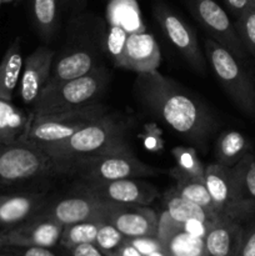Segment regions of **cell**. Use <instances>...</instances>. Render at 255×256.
I'll list each match as a JSON object with an SVG mask.
<instances>
[{"label": "cell", "instance_id": "obj_1", "mask_svg": "<svg viewBox=\"0 0 255 256\" xmlns=\"http://www.w3.org/2000/svg\"><path fill=\"white\" fill-rule=\"evenodd\" d=\"M134 94L142 108L182 139L205 150L219 122L212 112L175 80L159 72L138 74Z\"/></svg>", "mask_w": 255, "mask_h": 256}, {"label": "cell", "instance_id": "obj_2", "mask_svg": "<svg viewBox=\"0 0 255 256\" xmlns=\"http://www.w3.org/2000/svg\"><path fill=\"white\" fill-rule=\"evenodd\" d=\"M128 132L129 125L126 120L116 114L106 112L88 122L70 138L45 148L42 152L58 165L79 158L124 152L130 149Z\"/></svg>", "mask_w": 255, "mask_h": 256}, {"label": "cell", "instance_id": "obj_3", "mask_svg": "<svg viewBox=\"0 0 255 256\" xmlns=\"http://www.w3.org/2000/svg\"><path fill=\"white\" fill-rule=\"evenodd\" d=\"M108 82L109 72L106 69L95 68L82 76L42 90L32 105L30 115L52 114L95 104L106 89Z\"/></svg>", "mask_w": 255, "mask_h": 256}, {"label": "cell", "instance_id": "obj_4", "mask_svg": "<svg viewBox=\"0 0 255 256\" xmlns=\"http://www.w3.org/2000/svg\"><path fill=\"white\" fill-rule=\"evenodd\" d=\"M62 175H74L84 182H110L132 178H148L160 170L138 159L132 149L109 154L92 155L60 162Z\"/></svg>", "mask_w": 255, "mask_h": 256}, {"label": "cell", "instance_id": "obj_5", "mask_svg": "<svg viewBox=\"0 0 255 256\" xmlns=\"http://www.w3.org/2000/svg\"><path fill=\"white\" fill-rule=\"evenodd\" d=\"M204 54L235 106L250 119H255V82L245 69L244 62L212 38L204 39Z\"/></svg>", "mask_w": 255, "mask_h": 256}, {"label": "cell", "instance_id": "obj_6", "mask_svg": "<svg viewBox=\"0 0 255 256\" xmlns=\"http://www.w3.org/2000/svg\"><path fill=\"white\" fill-rule=\"evenodd\" d=\"M108 112V108L100 102L45 115H30L29 122L19 142L44 150L45 148L68 139L84 125Z\"/></svg>", "mask_w": 255, "mask_h": 256}, {"label": "cell", "instance_id": "obj_7", "mask_svg": "<svg viewBox=\"0 0 255 256\" xmlns=\"http://www.w3.org/2000/svg\"><path fill=\"white\" fill-rule=\"evenodd\" d=\"M52 175L62 170L42 150L22 142L0 144V190Z\"/></svg>", "mask_w": 255, "mask_h": 256}, {"label": "cell", "instance_id": "obj_8", "mask_svg": "<svg viewBox=\"0 0 255 256\" xmlns=\"http://www.w3.org/2000/svg\"><path fill=\"white\" fill-rule=\"evenodd\" d=\"M198 22L209 32L212 40L229 50L240 62H246L248 52L242 46L229 15L215 0H184Z\"/></svg>", "mask_w": 255, "mask_h": 256}, {"label": "cell", "instance_id": "obj_9", "mask_svg": "<svg viewBox=\"0 0 255 256\" xmlns=\"http://www.w3.org/2000/svg\"><path fill=\"white\" fill-rule=\"evenodd\" d=\"M154 15L165 36L182 55L188 64L199 74H205L206 58L194 30L162 2H155Z\"/></svg>", "mask_w": 255, "mask_h": 256}, {"label": "cell", "instance_id": "obj_10", "mask_svg": "<svg viewBox=\"0 0 255 256\" xmlns=\"http://www.w3.org/2000/svg\"><path fill=\"white\" fill-rule=\"evenodd\" d=\"M78 190L82 194L90 195L105 202L122 204H139L149 206L158 196L159 190L155 185L140 179H119L110 182H84L78 185Z\"/></svg>", "mask_w": 255, "mask_h": 256}, {"label": "cell", "instance_id": "obj_11", "mask_svg": "<svg viewBox=\"0 0 255 256\" xmlns=\"http://www.w3.org/2000/svg\"><path fill=\"white\" fill-rule=\"evenodd\" d=\"M104 220L114 225L126 239L158 236L159 215L146 205L105 202Z\"/></svg>", "mask_w": 255, "mask_h": 256}, {"label": "cell", "instance_id": "obj_12", "mask_svg": "<svg viewBox=\"0 0 255 256\" xmlns=\"http://www.w3.org/2000/svg\"><path fill=\"white\" fill-rule=\"evenodd\" d=\"M162 52L155 38L145 30H136L125 38L122 48L114 56L115 66L136 74L158 72Z\"/></svg>", "mask_w": 255, "mask_h": 256}, {"label": "cell", "instance_id": "obj_13", "mask_svg": "<svg viewBox=\"0 0 255 256\" xmlns=\"http://www.w3.org/2000/svg\"><path fill=\"white\" fill-rule=\"evenodd\" d=\"M62 225L39 214L10 229H0L2 248H54L59 244Z\"/></svg>", "mask_w": 255, "mask_h": 256}, {"label": "cell", "instance_id": "obj_14", "mask_svg": "<svg viewBox=\"0 0 255 256\" xmlns=\"http://www.w3.org/2000/svg\"><path fill=\"white\" fill-rule=\"evenodd\" d=\"M204 182L212 198L215 214L220 219L236 220L244 224V218L238 205L232 166L228 168L218 162L206 165Z\"/></svg>", "mask_w": 255, "mask_h": 256}, {"label": "cell", "instance_id": "obj_15", "mask_svg": "<svg viewBox=\"0 0 255 256\" xmlns=\"http://www.w3.org/2000/svg\"><path fill=\"white\" fill-rule=\"evenodd\" d=\"M104 200L79 192L60 200H49L40 214L64 225L85 220H104Z\"/></svg>", "mask_w": 255, "mask_h": 256}, {"label": "cell", "instance_id": "obj_16", "mask_svg": "<svg viewBox=\"0 0 255 256\" xmlns=\"http://www.w3.org/2000/svg\"><path fill=\"white\" fill-rule=\"evenodd\" d=\"M55 52L46 45L38 46L22 64L19 96L25 105H32L44 89L54 62Z\"/></svg>", "mask_w": 255, "mask_h": 256}, {"label": "cell", "instance_id": "obj_17", "mask_svg": "<svg viewBox=\"0 0 255 256\" xmlns=\"http://www.w3.org/2000/svg\"><path fill=\"white\" fill-rule=\"evenodd\" d=\"M49 202L40 192H19L0 194V229H10L32 219Z\"/></svg>", "mask_w": 255, "mask_h": 256}, {"label": "cell", "instance_id": "obj_18", "mask_svg": "<svg viewBox=\"0 0 255 256\" xmlns=\"http://www.w3.org/2000/svg\"><path fill=\"white\" fill-rule=\"evenodd\" d=\"M95 68H98V59L92 49L86 46L65 49L62 54L54 58L52 72L44 89L82 76L92 72Z\"/></svg>", "mask_w": 255, "mask_h": 256}, {"label": "cell", "instance_id": "obj_19", "mask_svg": "<svg viewBox=\"0 0 255 256\" xmlns=\"http://www.w3.org/2000/svg\"><path fill=\"white\" fill-rule=\"evenodd\" d=\"M158 238L168 256H209L204 239L185 232L165 212L159 215Z\"/></svg>", "mask_w": 255, "mask_h": 256}, {"label": "cell", "instance_id": "obj_20", "mask_svg": "<svg viewBox=\"0 0 255 256\" xmlns=\"http://www.w3.org/2000/svg\"><path fill=\"white\" fill-rule=\"evenodd\" d=\"M242 234V222L232 219H220L212 224L205 248L209 256H238Z\"/></svg>", "mask_w": 255, "mask_h": 256}, {"label": "cell", "instance_id": "obj_21", "mask_svg": "<svg viewBox=\"0 0 255 256\" xmlns=\"http://www.w3.org/2000/svg\"><path fill=\"white\" fill-rule=\"evenodd\" d=\"M236 200L244 222L255 216V155H245L232 166Z\"/></svg>", "mask_w": 255, "mask_h": 256}, {"label": "cell", "instance_id": "obj_22", "mask_svg": "<svg viewBox=\"0 0 255 256\" xmlns=\"http://www.w3.org/2000/svg\"><path fill=\"white\" fill-rule=\"evenodd\" d=\"M22 64L24 58L22 52V40L16 38L9 45L0 62V99L12 100L22 76Z\"/></svg>", "mask_w": 255, "mask_h": 256}, {"label": "cell", "instance_id": "obj_23", "mask_svg": "<svg viewBox=\"0 0 255 256\" xmlns=\"http://www.w3.org/2000/svg\"><path fill=\"white\" fill-rule=\"evenodd\" d=\"M252 152L249 138L238 130H226L216 138L214 146L215 162L232 168Z\"/></svg>", "mask_w": 255, "mask_h": 256}, {"label": "cell", "instance_id": "obj_24", "mask_svg": "<svg viewBox=\"0 0 255 256\" xmlns=\"http://www.w3.org/2000/svg\"><path fill=\"white\" fill-rule=\"evenodd\" d=\"M164 212L176 222H185L192 219H199L208 222L220 220L209 210L180 196L174 188L164 194Z\"/></svg>", "mask_w": 255, "mask_h": 256}, {"label": "cell", "instance_id": "obj_25", "mask_svg": "<svg viewBox=\"0 0 255 256\" xmlns=\"http://www.w3.org/2000/svg\"><path fill=\"white\" fill-rule=\"evenodd\" d=\"M30 115L12 104L0 99V144L18 142L24 134Z\"/></svg>", "mask_w": 255, "mask_h": 256}, {"label": "cell", "instance_id": "obj_26", "mask_svg": "<svg viewBox=\"0 0 255 256\" xmlns=\"http://www.w3.org/2000/svg\"><path fill=\"white\" fill-rule=\"evenodd\" d=\"M169 174L175 180L174 189L180 196H182L184 199L189 200V202H194V204L199 205V206L204 208V209L209 210L210 212L216 215L214 212V208H212V198H210V194L208 192L204 180L189 178L188 175H184L178 172V170H175L174 168L170 169Z\"/></svg>", "mask_w": 255, "mask_h": 256}, {"label": "cell", "instance_id": "obj_27", "mask_svg": "<svg viewBox=\"0 0 255 256\" xmlns=\"http://www.w3.org/2000/svg\"><path fill=\"white\" fill-rule=\"evenodd\" d=\"M102 222V220H85V222L64 225L60 235L59 245L70 252L78 245L94 242Z\"/></svg>", "mask_w": 255, "mask_h": 256}, {"label": "cell", "instance_id": "obj_28", "mask_svg": "<svg viewBox=\"0 0 255 256\" xmlns=\"http://www.w3.org/2000/svg\"><path fill=\"white\" fill-rule=\"evenodd\" d=\"M60 0H32L35 26L44 39H52L59 19Z\"/></svg>", "mask_w": 255, "mask_h": 256}, {"label": "cell", "instance_id": "obj_29", "mask_svg": "<svg viewBox=\"0 0 255 256\" xmlns=\"http://www.w3.org/2000/svg\"><path fill=\"white\" fill-rule=\"evenodd\" d=\"M172 155L175 160L174 169L189 178L204 180L205 165L198 156V152L192 146H174Z\"/></svg>", "mask_w": 255, "mask_h": 256}, {"label": "cell", "instance_id": "obj_30", "mask_svg": "<svg viewBox=\"0 0 255 256\" xmlns=\"http://www.w3.org/2000/svg\"><path fill=\"white\" fill-rule=\"evenodd\" d=\"M125 242H126V238L114 225L110 224L109 222H102L98 230L94 244L102 254L112 256L122 248Z\"/></svg>", "mask_w": 255, "mask_h": 256}, {"label": "cell", "instance_id": "obj_31", "mask_svg": "<svg viewBox=\"0 0 255 256\" xmlns=\"http://www.w3.org/2000/svg\"><path fill=\"white\" fill-rule=\"evenodd\" d=\"M234 25L245 52L255 58V6L239 15Z\"/></svg>", "mask_w": 255, "mask_h": 256}, {"label": "cell", "instance_id": "obj_32", "mask_svg": "<svg viewBox=\"0 0 255 256\" xmlns=\"http://www.w3.org/2000/svg\"><path fill=\"white\" fill-rule=\"evenodd\" d=\"M238 256H255V216L242 224V242Z\"/></svg>", "mask_w": 255, "mask_h": 256}, {"label": "cell", "instance_id": "obj_33", "mask_svg": "<svg viewBox=\"0 0 255 256\" xmlns=\"http://www.w3.org/2000/svg\"><path fill=\"white\" fill-rule=\"evenodd\" d=\"M128 242L144 256L150 255L152 252H159V250H164L162 242L158 236L132 238V239H128Z\"/></svg>", "mask_w": 255, "mask_h": 256}, {"label": "cell", "instance_id": "obj_34", "mask_svg": "<svg viewBox=\"0 0 255 256\" xmlns=\"http://www.w3.org/2000/svg\"><path fill=\"white\" fill-rule=\"evenodd\" d=\"M212 224V222H202V220H199V219H192V220H188V222H180V225H182V228L185 230V232L194 235V236L202 238V239H205V236H206Z\"/></svg>", "mask_w": 255, "mask_h": 256}, {"label": "cell", "instance_id": "obj_35", "mask_svg": "<svg viewBox=\"0 0 255 256\" xmlns=\"http://www.w3.org/2000/svg\"><path fill=\"white\" fill-rule=\"evenodd\" d=\"M16 256H59L52 248L32 246V248H10Z\"/></svg>", "mask_w": 255, "mask_h": 256}, {"label": "cell", "instance_id": "obj_36", "mask_svg": "<svg viewBox=\"0 0 255 256\" xmlns=\"http://www.w3.org/2000/svg\"><path fill=\"white\" fill-rule=\"evenodd\" d=\"M224 2L226 6L229 8L230 12L235 15V18L242 15V12L249 10L250 8L255 6L254 0H224Z\"/></svg>", "mask_w": 255, "mask_h": 256}, {"label": "cell", "instance_id": "obj_37", "mask_svg": "<svg viewBox=\"0 0 255 256\" xmlns=\"http://www.w3.org/2000/svg\"><path fill=\"white\" fill-rule=\"evenodd\" d=\"M70 256H106L102 254L94 242H88V244L78 245L70 250Z\"/></svg>", "mask_w": 255, "mask_h": 256}, {"label": "cell", "instance_id": "obj_38", "mask_svg": "<svg viewBox=\"0 0 255 256\" xmlns=\"http://www.w3.org/2000/svg\"><path fill=\"white\" fill-rule=\"evenodd\" d=\"M112 256H144V255H142V252H138V250L135 249V248L132 246L126 239V242L122 245V248H120V249Z\"/></svg>", "mask_w": 255, "mask_h": 256}, {"label": "cell", "instance_id": "obj_39", "mask_svg": "<svg viewBox=\"0 0 255 256\" xmlns=\"http://www.w3.org/2000/svg\"><path fill=\"white\" fill-rule=\"evenodd\" d=\"M65 5H70V6H76L79 8L80 5L84 2V0H62Z\"/></svg>", "mask_w": 255, "mask_h": 256}, {"label": "cell", "instance_id": "obj_40", "mask_svg": "<svg viewBox=\"0 0 255 256\" xmlns=\"http://www.w3.org/2000/svg\"><path fill=\"white\" fill-rule=\"evenodd\" d=\"M0 256H16V254L10 248H4V249L0 250Z\"/></svg>", "mask_w": 255, "mask_h": 256}, {"label": "cell", "instance_id": "obj_41", "mask_svg": "<svg viewBox=\"0 0 255 256\" xmlns=\"http://www.w3.org/2000/svg\"><path fill=\"white\" fill-rule=\"evenodd\" d=\"M148 256H168V254L164 252V250H159V252H152V254L148 255Z\"/></svg>", "mask_w": 255, "mask_h": 256}, {"label": "cell", "instance_id": "obj_42", "mask_svg": "<svg viewBox=\"0 0 255 256\" xmlns=\"http://www.w3.org/2000/svg\"><path fill=\"white\" fill-rule=\"evenodd\" d=\"M15 2V0H0V6H2V4H8V2Z\"/></svg>", "mask_w": 255, "mask_h": 256}, {"label": "cell", "instance_id": "obj_43", "mask_svg": "<svg viewBox=\"0 0 255 256\" xmlns=\"http://www.w3.org/2000/svg\"><path fill=\"white\" fill-rule=\"evenodd\" d=\"M2 249H4V248H2V245H0V250H2Z\"/></svg>", "mask_w": 255, "mask_h": 256}, {"label": "cell", "instance_id": "obj_44", "mask_svg": "<svg viewBox=\"0 0 255 256\" xmlns=\"http://www.w3.org/2000/svg\"><path fill=\"white\" fill-rule=\"evenodd\" d=\"M254 2H255V0H254Z\"/></svg>", "mask_w": 255, "mask_h": 256}]
</instances>
